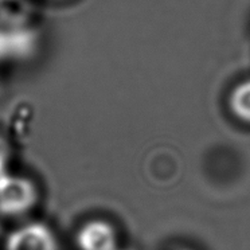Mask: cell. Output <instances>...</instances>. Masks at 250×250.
Listing matches in <instances>:
<instances>
[{
	"mask_svg": "<svg viewBox=\"0 0 250 250\" xmlns=\"http://www.w3.org/2000/svg\"><path fill=\"white\" fill-rule=\"evenodd\" d=\"M38 202V190L31 179L8 171L0 175V214L21 217L31 211Z\"/></svg>",
	"mask_w": 250,
	"mask_h": 250,
	"instance_id": "cell-1",
	"label": "cell"
},
{
	"mask_svg": "<svg viewBox=\"0 0 250 250\" xmlns=\"http://www.w3.org/2000/svg\"><path fill=\"white\" fill-rule=\"evenodd\" d=\"M6 250H58V241L47 225L31 222L7 237Z\"/></svg>",
	"mask_w": 250,
	"mask_h": 250,
	"instance_id": "cell-2",
	"label": "cell"
},
{
	"mask_svg": "<svg viewBox=\"0 0 250 250\" xmlns=\"http://www.w3.org/2000/svg\"><path fill=\"white\" fill-rule=\"evenodd\" d=\"M77 246L80 250H116L117 234L106 221L93 219L86 222L77 233Z\"/></svg>",
	"mask_w": 250,
	"mask_h": 250,
	"instance_id": "cell-3",
	"label": "cell"
},
{
	"mask_svg": "<svg viewBox=\"0 0 250 250\" xmlns=\"http://www.w3.org/2000/svg\"><path fill=\"white\" fill-rule=\"evenodd\" d=\"M229 105L237 119L250 124V80L234 87L229 97Z\"/></svg>",
	"mask_w": 250,
	"mask_h": 250,
	"instance_id": "cell-4",
	"label": "cell"
},
{
	"mask_svg": "<svg viewBox=\"0 0 250 250\" xmlns=\"http://www.w3.org/2000/svg\"><path fill=\"white\" fill-rule=\"evenodd\" d=\"M8 160H10V147L6 140L0 136V175L7 172Z\"/></svg>",
	"mask_w": 250,
	"mask_h": 250,
	"instance_id": "cell-5",
	"label": "cell"
}]
</instances>
